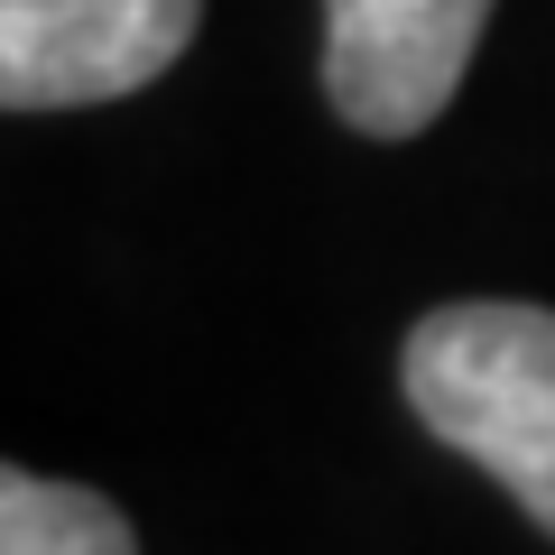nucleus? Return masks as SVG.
Listing matches in <instances>:
<instances>
[{
    "mask_svg": "<svg viewBox=\"0 0 555 555\" xmlns=\"http://www.w3.org/2000/svg\"><path fill=\"white\" fill-rule=\"evenodd\" d=\"M204 0H0V102L83 112L158 83L195 47Z\"/></svg>",
    "mask_w": 555,
    "mask_h": 555,
    "instance_id": "nucleus-2",
    "label": "nucleus"
},
{
    "mask_svg": "<svg viewBox=\"0 0 555 555\" xmlns=\"http://www.w3.org/2000/svg\"><path fill=\"white\" fill-rule=\"evenodd\" d=\"M491 0H324V102L361 139H416L463 93Z\"/></svg>",
    "mask_w": 555,
    "mask_h": 555,
    "instance_id": "nucleus-3",
    "label": "nucleus"
},
{
    "mask_svg": "<svg viewBox=\"0 0 555 555\" xmlns=\"http://www.w3.org/2000/svg\"><path fill=\"white\" fill-rule=\"evenodd\" d=\"M408 408L426 436L500 481L555 537V315L509 297H463L408 334L398 352Z\"/></svg>",
    "mask_w": 555,
    "mask_h": 555,
    "instance_id": "nucleus-1",
    "label": "nucleus"
},
{
    "mask_svg": "<svg viewBox=\"0 0 555 555\" xmlns=\"http://www.w3.org/2000/svg\"><path fill=\"white\" fill-rule=\"evenodd\" d=\"M0 555H139V537L102 491L10 463L0 473Z\"/></svg>",
    "mask_w": 555,
    "mask_h": 555,
    "instance_id": "nucleus-4",
    "label": "nucleus"
}]
</instances>
